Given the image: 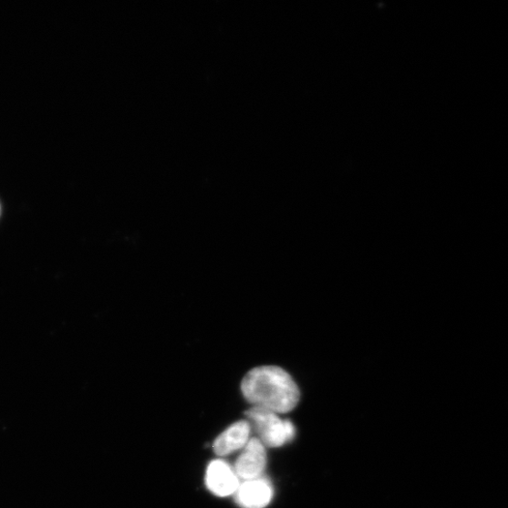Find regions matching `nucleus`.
<instances>
[{
    "mask_svg": "<svg viewBox=\"0 0 508 508\" xmlns=\"http://www.w3.org/2000/svg\"><path fill=\"white\" fill-rule=\"evenodd\" d=\"M0 214H2V205H0Z\"/></svg>",
    "mask_w": 508,
    "mask_h": 508,
    "instance_id": "obj_7",
    "label": "nucleus"
},
{
    "mask_svg": "<svg viewBox=\"0 0 508 508\" xmlns=\"http://www.w3.org/2000/svg\"><path fill=\"white\" fill-rule=\"evenodd\" d=\"M242 392L253 407L276 414L292 411L300 402L301 392L293 378L275 366L258 367L243 379Z\"/></svg>",
    "mask_w": 508,
    "mask_h": 508,
    "instance_id": "obj_1",
    "label": "nucleus"
},
{
    "mask_svg": "<svg viewBox=\"0 0 508 508\" xmlns=\"http://www.w3.org/2000/svg\"><path fill=\"white\" fill-rule=\"evenodd\" d=\"M247 421L256 438L265 447H281L295 437V427L288 420H282L278 414L265 409L253 407L245 412Z\"/></svg>",
    "mask_w": 508,
    "mask_h": 508,
    "instance_id": "obj_2",
    "label": "nucleus"
},
{
    "mask_svg": "<svg viewBox=\"0 0 508 508\" xmlns=\"http://www.w3.org/2000/svg\"><path fill=\"white\" fill-rule=\"evenodd\" d=\"M205 484L214 495L227 497L234 494L241 485V481L226 461L215 460L209 463L206 469Z\"/></svg>",
    "mask_w": 508,
    "mask_h": 508,
    "instance_id": "obj_5",
    "label": "nucleus"
},
{
    "mask_svg": "<svg viewBox=\"0 0 508 508\" xmlns=\"http://www.w3.org/2000/svg\"><path fill=\"white\" fill-rule=\"evenodd\" d=\"M252 427L247 420L231 425L213 442V451L218 457H226L243 451L251 440Z\"/></svg>",
    "mask_w": 508,
    "mask_h": 508,
    "instance_id": "obj_6",
    "label": "nucleus"
},
{
    "mask_svg": "<svg viewBox=\"0 0 508 508\" xmlns=\"http://www.w3.org/2000/svg\"><path fill=\"white\" fill-rule=\"evenodd\" d=\"M275 490L267 478L243 482L233 494L234 501L242 508H264L271 503Z\"/></svg>",
    "mask_w": 508,
    "mask_h": 508,
    "instance_id": "obj_4",
    "label": "nucleus"
},
{
    "mask_svg": "<svg viewBox=\"0 0 508 508\" xmlns=\"http://www.w3.org/2000/svg\"><path fill=\"white\" fill-rule=\"evenodd\" d=\"M267 456L265 446L256 437L251 438L233 467L238 480L248 482L264 476Z\"/></svg>",
    "mask_w": 508,
    "mask_h": 508,
    "instance_id": "obj_3",
    "label": "nucleus"
}]
</instances>
